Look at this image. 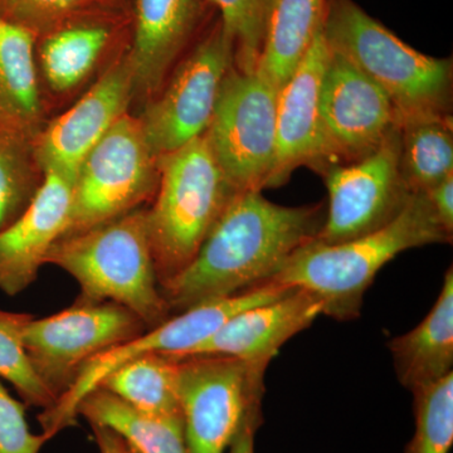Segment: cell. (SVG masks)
<instances>
[{
  "instance_id": "cell-1",
  "label": "cell",
  "mask_w": 453,
  "mask_h": 453,
  "mask_svg": "<svg viewBox=\"0 0 453 453\" xmlns=\"http://www.w3.org/2000/svg\"><path fill=\"white\" fill-rule=\"evenodd\" d=\"M321 226V205L285 207L257 190L235 193L193 261L162 288L170 311L271 281Z\"/></svg>"
},
{
  "instance_id": "cell-2",
  "label": "cell",
  "mask_w": 453,
  "mask_h": 453,
  "mask_svg": "<svg viewBox=\"0 0 453 453\" xmlns=\"http://www.w3.org/2000/svg\"><path fill=\"white\" fill-rule=\"evenodd\" d=\"M451 241L425 193H413L401 213L378 231L333 244L312 238L295 251L271 281L311 292L323 301L325 315L350 320L359 314L363 295L377 273L395 256Z\"/></svg>"
},
{
  "instance_id": "cell-3",
  "label": "cell",
  "mask_w": 453,
  "mask_h": 453,
  "mask_svg": "<svg viewBox=\"0 0 453 453\" xmlns=\"http://www.w3.org/2000/svg\"><path fill=\"white\" fill-rule=\"evenodd\" d=\"M324 40L388 96L398 125L423 115H451V58L426 56L369 16L354 0H325Z\"/></svg>"
},
{
  "instance_id": "cell-4",
  "label": "cell",
  "mask_w": 453,
  "mask_h": 453,
  "mask_svg": "<svg viewBox=\"0 0 453 453\" xmlns=\"http://www.w3.org/2000/svg\"><path fill=\"white\" fill-rule=\"evenodd\" d=\"M79 282L77 301L110 303L134 312L153 329L169 318L155 270L146 226V210L59 238L46 256Z\"/></svg>"
},
{
  "instance_id": "cell-5",
  "label": "cell",
  "mask_w": 453,
  "mask_h": 453,
  "mask_svg": "<svg viewBox=\"0 0 453 453\" xmlns=\"http://www.w3.org/2000/svg\"><path fill=\"white\" fill-rule=\"evenodd\" d=\"M159 186L146 226L160 290L196 257L235 195L204 134L159 157Z\"/></svg>"
},
{
  "instance_id": "cell-6",
  "label": "cell",
  "mask_w": 453,
  "mask_h": 453,
  "mask_svg": "<svg viewBox=\"0 0 453 453\" xmlns=\"http://www.w3.org/2000/svg\"><path fill=\"white\" fill-rule=\"evenodd\" d=\"M292 290L294 288H286L281 283L268 281L240 294L204 301L183 310L174 318L166 319L150 332H144L124 344L107 349L88 360L80 369L70 388L57 398L55 404L43 411L40 416L43 434L50 440L62 429L74 425L82 399L124 363L145 354L178 357L219 332L234 315L281 299Z\"/></svg>"
},
{
  "instance_id": "cell-7",
  "label": "cell",
  "mask_w": 453,
  "mask_h": 453,
  "mask_svg": "<svg viewBox=\"0 0 453 453\" xmlns=\"http://www.w3.org/2000/svg\"><path fill=\"white\" fill-rule=\"evenodd\" d=\"M159 157L140 119L129 113L107 131L80 166L65 235L80 234L138 210L157 193ZM61 237V238H62Z\"/></svg>"
},
{
  "instance_id": "cell-8",
  "label": "cell",
  "mask_w": 453,
  "mask_h": 453,
  "mask_svg": "<svg viewBox=\"0 0 453 453\" xmlns=\"http://www.w3.org/2000/svg\"><path fill=\"white\" fill-rule=\"evenodd\" d=\"M279 94L257 71L235 65L220 86L204 138L235 192L267 188L276 162Z\"/></svg>"
},
{
  "instance_id": "cell-9",
  "label": "cell",
  "mask_w": 453,
  "mask_h": 453,
  "mask_svg": "<svg viewBox=\"0 0 453 453\" xmlns=\"http://www.w3.org/2000/svg\"><path fill=\"white\" fill-rule=\"evenodd\" d=\"M234 65V41L219 16L175 65L140 118L155 157L172 153L207 131L220 86Z\"/></svg>"
},
{
  "instance_id": "cell-10",
  "label": "cell",
  "mask_w": 453,
  "mask_h": 453,
  "mask_svg": "<svg viewBox=\"0 0 453 453\" xmlns=\"http://www.w3.org/2000/svg\"><path fill=\"white\" fill-rule=\"evenodd\" d=\"M175 360L188 452L226 453L247 411L262 402L267 363L217 356Z\"/></svg>"
},
{
  "instance_id": "cell-11",
  "label": "cell",
  "mask_w": 453,
  "mask_h": 453,
  "mask_svg": "<svg viewBox=\"0 0 453 453\" xmlns=\"http://www.w3.org/2000/svg\"><path fill=\"white\" fill-rule=\"evenodd\" d=\"M145 330L138 316L118 303L76 301L49 318L33 316L23 330V344L33 368L57 401L88 360Z\"/></svg>"
},
{
  "instance_id": "cell-12",
  "label": "cell",
  "mask_w": 453,
  "mask_h": 453,
  "mask_svg": "<svg viewBox=\"0 0 453 453\" xmlns=\"http://www.w3.org/2000/svg\"><path fill=\"white\" fill-rule=\"evenodd\" d=\"M320 174L329 210L314 238L319 242H347L378 231L401 213L413 195L402 174L398 129L368 157L334 164Z\"/></svg>"
},
{
  "instance_id": "cell-13",
  "label": "cell",
  "mask_w": 453,
  "mask_h": 453,
  "mask_svg": "<svg viewBox=\"0 0 453 453\" xmlns=\"http://www.w3.org/2000/svg\"><path fill=\"white\" fill-rule=\"evenodd\" d=\"M319 118L323 170L368 157L398 129V113L388 96L330 49L321 80Z\"/></svg>"
},
{
  "instance_id": "cell-14",
  "label": "cell",
  "mask_w": 453,
  "mask_h": 453,
  "mask_svg": "<svg viewBox=\"0 0 453 453\" xmlns=\"http://www.w3.org/2000/svg\"><path fill=\"white\" fill-rule=\"evenodd\" d=\"M135 97V80L127 49L115 57L96 83L68 111L44 125L32 142L42 172L74 181L95 145L122 116Z\"/></svg>"
},
{
  "instance_id": "cell-15",
  "label": "cell",
  "mask_w": 453,
  "mask_h": 453,
  "mask_svg": "<svg viewBox=\"0 0 453 453\" xmlns=\"http://www.w3.org/2000/svg\"><path fill=\"white\" fill-rule=\"evenodd\" d=\"M135 96L153 98L219 13L210 0H129Z\"/></svg>"
},
{
  "instance_id": "cell-16",
  "label": "cell",
  "mask_w": 453,
  "mask_h": 453,
  "mask_svg": "<svg viewBox=\"0 0 453 453\" xmlns=\"http://www.w3.org/2000/svg\"><path fill=\"white\" fill-rule=\"evenodd\" d=\"M129 9L111 7L76 18L37 37L38 73L53 94L79 88L106 59L129 47Z\"/></svg>"
},
{
  "instance_id": "cell-17",
  "label": "cell",
  "mask_w": 453,
  "mask_h": 453,
  "mask_svg": "<svg viewBox=\"0 0 453 453\" xmlns=\"http://www.w3.org/2000/svg\"><path fill=\"white\" fill-rule=\"evenodd\" d=\"M329 47L319 29L308 52L281 88L277 104V153L267 188L282 186L299 166L324 168L319 97Z\"/></svg>"
},
{
  "instance_id": "cell-18",
  "label": "cell",
  "mask_w": 453,
  "mask_h": 453,
  "mask_svg": "<svg viewBox=\"0 0 453 453\" xmlns=\"http://www.w3.org/2000/svg\"><path fill=\"white\" fill-rule=\"evenodd\" d=\"M321 314L323 301L311 292L294 288L281 299L234 315L219 332L173 359L217 356L270 365L288 340Z\"/></svg>"
},
{
  "instance_id": "cell-19",
  "label": "cell",
  "mask_w": 453,
  "mask_h": 453,
  "mask_svg": "<svg viewBox=\"0 0 453 453\" xmlns=\"http://www.w3.org/2000/svg\"><path fill=\"white\" fill-rule=\"evenodd\" d=\"M73 181L44 173L25 213L0 232V291L17 296L37 280L46 256L65 234L73 204Z\"/></svg>"
},
{
  "instance_id": "cell-20",
  "label": "cell",
  "mask_w": 453,
  "mask_h": 453,
  "mask_svg": "<svg viewBox=\"0 0 453 453\" xmlns=\"http://www.w3.org/2000/svg\"><path fill=\"white\" fill-rule=\"evenodd\" d=\"M37 35L0 16V133L35 140L44 125Z\"/></svg>"
},
{
  "instance_id": "cell-21",
  "label": "cell",
  "mask_w": 453,
  "mask_h": 453,
  "mask_svg": "<svg viewBox=\"0 0 453 453\" xmlns=\"http://www.w3.org/2000/svg\"><path fill=\"white\" fill-rule=\"evenodd\" d=\"M399 381L413 392L452 372L453 273H446L440 296L428 315L411 332L390 340Z\"/></svg>"
},
{
  "instance_id": "cell-22",
  "label": "cell",
  "mask_w": 453,
  "mask_h": 453,
  "mask_svg": "<svg viewBox=\"0 0 453 453\" xmlns=\"http://www.w3.org/2000/svg\"><path fill=\"white\" fill-rule=\"evenodd\" d=\"M325 0H268L256 71L281 91L323 23Z\"/></svg>"
},
{
  "instance_id": "cell-23",
  "label": "cell",
  "mask_w": 453,
  "mask_h": 453,
  "mask_svg": "<svg viewBox=\"0 0 453 453\" xmlns=\"http://www.w3.org/2000/svg\"><path fill=\"white\" fill-rule=\"evenodd\" d=\"M89 425L115 431L133 453H189L183 418L157 417L140 412L109 390H92L77 410Z\"/></svg>"
},
{
  "instance_id": "cell-24",
  "label": "cell",
  "mask_w": 453,
  "mask_h": 453,
  "mask_svg": "<svg viewBox=\"0 0 453 453\" xmlns=\"http://www.w3.org/2000/svg\"><path fill=\"white\" fill-rule=\"evenodd\" d=\"M401 169L412 193H425L453 174L452 115H423L398 125Z\"/></svg>"
},
{
  "instance_id": "cell-25",
  "label": "cell",
  "mask_w": 453,
  "mask_h": 453,
  "mask_svg": "<svg viewBox=\"0 0 453 453\" xmlns=\"http://www.w3.org/2000/svg\"><path fill=\"white\" fill-rule=\"evenodd\" d=\"M98 387L140 412L183 418L178 395V360L164 354H145L129 360L110 372Z\"/></svg>"
},
{
  "instance_id": "cell-26",
  "label": "cell",
  "mask_w": 453,
  "mask_h": 453,
  "mask_svg": "<svg viewBox=\"0 0 453 453\" xmlns=\"http://www.w3.org/2000/svg\"><path fill=\"white\" fill-rule=\"evenodd\" d=\"M43 180L31 140L0 133V232L25 213Z\"/></svg>"
},
{
  "instance_id": "cell-27",
  "label": "cell",
  "mask_w": 453,
  "mask_h": 453,
  "mask_svg": "<svg viewBox=\"0 0 453 453\" xmlns=\"http://www.w3.org/2000/svg\"><path fill=\"white\" fill-rule=\"evenodd\" d=\"M412 393L416 429L405 453H449L453 443V372Z\"/></svg>"
},
{
  "instance_id": "cell-28",
  "label": "cell",
  "mask_w": 453,
  "mask_h": 453,
  "mask_svg": "<svg viewBox=\"0 0 453 453\" xmlns=\"http://www.w3.org/2000/svg\"><path fill=\"white\" fill-rule=\"evenodd\" d=\"M32 315L0 310V378L9 381L26 404L50 408L55 395L40 380L23 344V330Z\"/></svg>"
},
{
  "instance_id": "cell-29",
  "label": "cell",
  "mask_w": 453,
  "mask_h": 453,
  "mask_svg": "<svg viewBox=\"0 0 453 453\" xmlns=\"http://www.w3.org/2000/svg\"><path fill=\"white\" fill-rule=\"evenodd\" d=\"M234 44V65L244 73L257 67L268 0H210Z\"/></svg>"
},
{
  "instance_id": "cell-30",
  "label": "cell",
  "mask_w": 453,
  "mask_h": 453,
  "mask_svg": "<svg viewBox=\"0 0 453 453\" xmlns=\"http://www.w3.org/2000/svg\"><path fill=\"white\" fill-rule=\"evenodd\" d=\"M111 7L121 5L112 0H0V16L40 37L76 18Z\"/></svg>"
},
{
  "instance_id": "cell-31",
  "label": "cell",
  "mask_w": 453,
  "mask_h": 453,
  "mask_svg": "<svg viewBox=\"0 0 453 453\" xmlns=\"http://www.w3.org/2000/svg\"><path fill=\"white\" fill-rule=\"evenodd\" d=\"M47 441L46 434L29 431L25 405L0 383V453H40Z\"/></svg>"
},
{
  "instance_id": "cell-32",
  "label": "cell",
  "mask_w": 453,
  "mask_h": 453,
  "mask_svg": "<svg viewBox=\"0 0 453 453\" xmlns=\"http://www.w3.org/2000/svg\"><path fill=\"white\" fill-rule=\"evenodd\" d=\"M434 217L441 226L453 234V174L425 192Z\"/></svg>"
},
{
  "instance_id": "cell-33",
  "label": "cell",
  "mask_w": 453,
  "mask_h": 453,
  "mask_svg": "<svg viewBox=\"0 0 453 453\" xmlns=\"http://www.w3.org/2000/svg\"><path fill=\"white\" fill-rule=\"evenodd\" d=\"M261 422V403L252 405L229 445L228 453H255V437Z\"/></svg>"
},
{
  "instance_id": "cell-34",
  "label": "cell",
  "mask_w": 453,
  "mask_h": 453,
  "mask_svg": "<svg viewBox=\"0 0 453 453\" xmlns=\"http://www.w3.org/2000/svg\"><path fill=\"white\" fill-rule=\"evenodd\" d=\"M100 453H133L127 443L112 429L91 425Z\"/></svg>"
},
{
  "instance_id": "cell-35",
  "label": "cell",
  "mask_w": 453,
  "mask_h": 453,
  "mask_svg": "<svg viewBox=\"0 0 453 453\" xmlns=\"http://www.w3.org/2000/svg\"><path fill=\"white\" fill-rule=\"evenodd\" d=\"M112 2H115L116 4L121 5V7L127 8V3H129V0H112Z\"/></svg>"
}]
</instances>
